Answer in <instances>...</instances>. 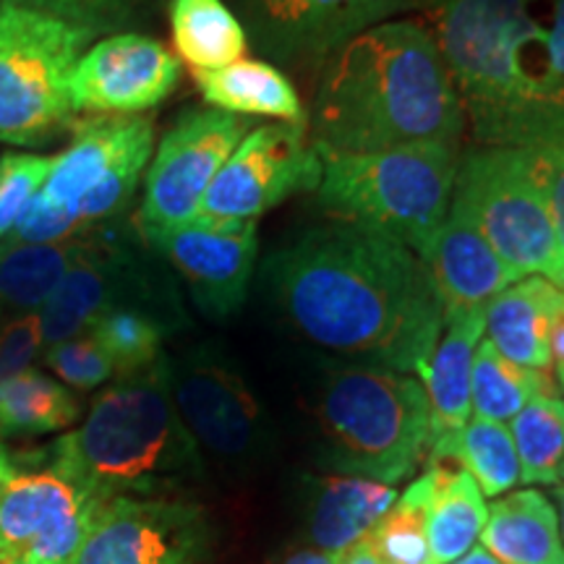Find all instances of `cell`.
<instances>
[{
	"mask_svg": "<svg viewBox=\"0 0 564 564\" xmlns=\"http://www.w3.org/2000/svg\"><path fill=\"white\" fill-rule=\"evenodd\" d=\"M556 505H560V533H562V544H564V486L556 489Z\"/></svg>",
	"mask_w": 564,
	"mask_h": 564,
	"instance_id": "obj_43",
	"label": "cell"
},
{
	"mask_svg": "<svg viewBox=\"0 0 564 564\" xmlns=\"http://www.w3.org/2000/svg\"><path fill=\"white\" fill-rule=\"evenodd\" d=\"M319 463L340 476L398 484L429 455V400L413 373L333 366L314 392Z\"/></svg>",
	"mask_w": 564,
	"mask_h": 564,
	"instance_id": "obj_6",
	"label": "cell"
},
{
	"mask_svg": "<svg viewBox=\"0 0 564 564\" xmlns=\"http://www.w3.org/2000/svg\"><path fill=\"white\" fill-rule=\"evenodd\" d=\"M564 308V288L541 274H528L494 295L484 308L489 343L510 361L549 371V324Z\"/></svg>",
	"mask_w": 564,
	"mask_h": 564,
	"instance_id": "obj_22",
	"label": "cell"
},
{
	"mask_svg": "<svg viewBox=\"0 0 564 564\" xmlns=\"http://www.w3.org/2000/svg\"><path fill=\"white\" fill-rule=\"evenodd\" d=\"M562 478H564V465H562Z\"/></svg>",
	"mask_w": 564,
	"mask_h": 564,
	"instance_id": "obj_47",
	"label": "cell"
},
{
	"mask_svg": "<svg viewBox=\"0 0 564 564\" xmlns=\"http://www.w3.org/2000/svg\"><path fill=\"white\" fill-rule=\"evenodd\" d=\"M426 11L478 144L564 137V0H426Z\"/></svg>",
	"mask_w": 564,
	"mask_h": 564,
	"instance_id": "obj_2",
	"label": "cell"
},
{
	"mask_svg": "<svg viewBox=\"0 0 564 564\" xmlns=\"http://www.w3.org/2000/svg\"><path fill=\"white\" fill-rule=\"evenodd\" d=\"M171 324L152 314L150 308L121 303L91 322L87 333L108 352L116 377L150 369L162 358V340H165Z\"/></svg>",
	"mask_w": 564,
	"mask_h": 564,
	"instance_id": "obj_32",
	"label": "cell"
},
{
	"mask_svg": "<svg viewBox=\"0 0 564 564\" xmlns=\"http://www.w3.org/2000/svg\"><path fill=\"white\" fill-rule=\"evenodd\" d=\"M319 181L322 158L306 126H257L215 175L196 223H257L291 196L316 192Z\"/></svg>",
	"mask_w": 564,
	"mask_h": 564,
	"instance_id": "obj_12",
	"label": "cell"
},
{
	"mask_svg": "<svg viewBox=\"0 0 564 564\" xmlns=\"http://www.w3.org/2000/svg\"><path fill=\"white\" fill-rule=\"evenodd\" d=\"M79 415V398L37 369L21 371L0 384V442L63 432Z\"/></svg>",
	"mask_w": 564,
	"mask_h": 564,
	"instance_id": "obj_27",
	"label": "cell"
},
{
	"mask_svg": "<svg viewBox=\"0 0 564 564\" xmlns=\"http://www.w3.org/2000/svg\"><path fill=\"white\" fill-rule=\"evenodd\" d=\"M186 282L194 306L209 319H228L241 312L257 267V223L207 225L188 223L183 228L144 238Z\"/></svg>",
	"mask_w": 564,
	"mask_h": 564,
	"instance_id": "obj_17",
	"label": "cell"
},
{
	"mask_svg": "<svg viewBox=\"0 0 564 564\" xmlns=\"http://www.w3.org/2000/svg\"><path fill=\"white\" fill-rule=\"evenodd\" d=\"M549 356L556 371H564V308H560L549 324Z\"/></svg>",
	"mask_w": 564,
	"mask_h": 564,
	"instance_id": "obj_39",
	"label": "cell"
},
{
	"mask_svg": "<svg viewBox=\"0 0 564 564\" xmlns=\"http://www.w3.org/2000/svg\"><path fill=\"white\" fill-rule=\"evenodd\" d=\"M463 102L434 34L415 21H384L322 63L314 144L382 152L421 141L457 144Z\"/></svg>",
	"mask_w": 564,
	"mask_h": 564,
	"instance_id": "obj_3",
	"label": "cell"
},
{
	"mask_svg": "<svg viewBox=\"0 0 564 564\" xmlns=\"http://www.w3.org/2000/svg\"><path fill=\"white\" fill-rule=\"evenodd\" d=\"M251 131L249 118L215 108L183 112L154 150L137 212L139 238L194 223L225 160Z\"/></svg>",
	"mask_w": 564,
	"mask_h": 564,
	"instance_id": "obj_11",
	"label": "cell"
},
{
	"mask_svg": "<svg viewBox=\"0 0 564 564\" xmlns=\"http://www.w3.org/2000/svg\"><path fill=\"white\" fill-rule=\"evenodd\" d=\"M520 484H556L564 465V400L535 398L512 419Z\"/></svg>",
	"mask_w": 564,
	"mask_h": 564,
	"instance_id": "obj_31",
	"label": "cell"
},
{
	"mask_svg": "<svg viewBox=\"0 0 564 564\" xmlns=\"http://www.w3.org/2000/svg\"><path fill=\"white\" fill-rule=\"evenodd\" d=\"M51 167L53 158L24 152L0 154V243L9 238L21 212L40 192Z\"/></svg>",
	"mask_w": 564,
	"mask_h": 564,
	"instance_id": "obj_36",
	"label": "cell"
},
{
	"mask_svg": "<svg viewBox=\"0 0 564 564\" xmlns=\"http://www.w3.org/2000/svg\"><path fill=\"white\" fill-rule=\"evenodd\" d=\"M535 158H539L541 178L546 186L549 209H552L554 238H556V259H560V270L564 278V137L549 141V144L533 147Z\"/></svg>",
	"mask_w": 564,
	"mask_h": 564,
	"instance_id": "obj_38",
	"label": "cell"
},
{
	"mask_svg": "<svg viewBox=\"0 0 564 564\" xmlns=\"http://www.w3.org/2000/svg\"><path fill=\"white\" fill-rule=\"evenodd\" d=\"M45 366L63 384L79 392L97 390L116 377V366H112L110 356L89 333L51 345L45 350Z\"/></svg>",
	"mask_w": 564,
	"mask_h": 564,
	"instance_id": "obj_35",
	"label": "cell"
},
{
	"mask_svg": "<svg viewBox=\"0 0 564 564\" xmlns=\"http://www.w3.org/2000/svg\"><path fill=\"white\" fill-rule=\"evenodd\" d=\"M95 34L0 0V144L40 150L76 123L68 76Z\"/></svg>",
	"mask_w": 564,
	"mask_h": 564,
	"instance_id": "obj_7",
	"label": "cell"
},
{
	"mask_svg": "<svg viewBox=\"0 0 564 564\" xmlns=\"http://www.w3.org/2000/svg\"><path fill=\"white\" fill-rule=\"evenodd\" d=\"M267 285L308 343L361 366L415 377L444 329V306L423 259L348 223L308 230L274 251Z\"/></svg>",
	"mask_w": 564,
	"mask_h": 564,
	"instance_id": "obj_1",
	"label": "cell"
},
{
	"mask_svg": "<svg viewBox=\"0 0 564 564\" xmlns=\"http://www.w3.org/2000/svg\"><path fill=\"white\" fill-rule=\"evenodd\" d=\"M429 463H457L484 497H502L520 484V463L510 429L489 419H470L460 434L429 449Z\"/></svg>",
	"mask_w": 564,
	"mask_h": 564,
	"instance_id": "obj_29",
	"label": "cell"
},
{
	"mask_svg": "<svg viewBox=\"0 0 564 564\" xmlns=\"http://www.w3.org/2000/svg\"><path fill=\"white\" fill-rule=\"evenodd\" d=\"M3 319H6V316H3V314H0V324H3Z\"/></svg>",
	"mask_w": 564,
	"mask_h": 564,
	"instance_id": "obj_46",
	"label": "cell"
},
{
	"mask_svg": "<svg viewBox=\"0 0 564 564\" xmlns=\"http://www.w3.org/2000/svg\"><path fill=\"white\" fill-rule=\"evenodd\" d=\"M560 382H562V390H564V371H560Z\"/></svg>",
	"mask_w": 564,
	"mask_h": 564,
	"instance_id": "obj_45",
	"label": "cell"
},
{
	"mask_svg": "<svg viewBox=\"0 0 564 564\" xmlns=\"http://www.w3.org/2000/svg\"><path fill=\"white\" fill-rule=\"evenodd\" d=\"M423 264L432 272L444 319L470 308H486L494 295L520 280L455 199Z\"/></svg>",
	"mask_w": 564,
	"mask_h": 564,
	"instance_id": "obj_19",
	"label": "cell"
},
{
	"mask_svg": "<svg viewBox=\"0 0 564 564\" xmlns=\"http://www.w3.org/2000/svg\"><path fill=\"white\" fill-rule=\"evenodd\" d=\"M535 398H556L552 373L510 361L489 340L478 343L470 371V411L478 419L512 421Z\"/></svg>",
	"mask_w": 564,
	"mask_h": 564,
	"instance_id": "obj_30",
	"label": "cell"
},
{
	"mask_svg": "<svg viewBox=\"0 0 564 564\" xmlns=\"http://www.w3.org/2000/svg\"><path fill=\"white\" fill-rule=\"evenodd\" d=\"M398 489L390 484L358 476H306L303 510L306 531L316 552L340 554L366 539L377 520L398 502Z\"/></svg>",
	"mask_w": 564,
	"mask_h": 564,
	"instance_id": "obj_20",
	"label": "cell"
},
{
	"mask_svg": "<svg viewBox=\"0 0 564 564\" xmlns=\"http://www.w3.org/2000/svg\"><path fill=\"white\" fill-rule=\"evenodd\" d=\"M429 499H432V470L400 494L398 502L377 520L366 535V544L382 564H432L426 539Z\"/></svg>",
	"mask_w": 564,
	"mask_h": 564,
	"instance_id": "obj_33",
	"label": "cell"
},
{
	"mask_svg": "<svg viewBox=\"0 0 564 564\" xmlns=\"http://www.w3.org/2000/svg\"><path fill=\"white\" fill-rule=\"evenodd\" d=\"M453 564H502L491 552H486L484 546H474L468 554L460 556V560Z\"/></svg>",
	"mask_w": 564,
	"mask_h": 564,
	"instance_id": "obj_42",
	"label": "cell"
},
{
	"mask_svg": "<svg viewBox=\"0 0 564 564\" xmlns=\"http://www.w3.org/2000/svg\"><path fill=\"white\" fill-rule=\"evenodd\" d=\"M82 236L61 243L0 246V314H37L79 253Z\"/></svg>",
	"mask_w": 564,
	"mask_h": 564,
	"instance_id": "obj_28",
	"label": "cell"
},
{
	"mask_svg": "<svg viewBox=\"0 0 564 564\" xmlns=\"http://www.w3.org/2000/svg\"><path fill=\"white\" fill-rule=\"evenodd\" d=\"M204 518L175 497H116L97 507L68 564H196Z\"/></svg>",
	"mask_w": 564,
	"mask_h": 564,
	"instance_id": "obj_16",
	"label": "cell"
},
{
	"mask_svg": "<svg viewBox=\"0 0 564 564\" xmlns=\"http://www.w3.org/2000/svg\"><path fill=\"white\" fill-rule=\"evenodd\" d=\"M173 45L194 70H217L241 61L249 37L223 0H167Z\"/></svg>",
	"mask_w": 564,
	"mask_h": 564,
	"instance_id": "obj_26",
	"label": "cell"
},
{
	"mask_svg": "<svg viewBox=\"0 0 564 564\" xmlns=\"http://www.w3.org/2000/svg\"><path fill=\"white\" fill-rule=\"evenodd\" d=\"M204 102L241 118H274L306 126L308 116L299 91L278 66L264 61H236L217 70H194Z\"/></svg>",
	"mask_w": 564,
	"mask_h": 564,
	"instance_id": "obj_23",
	"label": "cell"
},
{
	"mask_svg": "<svg viewBox=\"0 0 564 564\" xmlns=\"http://www.w3.org/2000/svg\"><path fill=\"white\" fill-rule=\"evenodd\" d=\"M419 0H236L246 37L291 66L324 63L345 42L403 13Z\"/></svg>",
	"mask_w": 564,
	"mask_h": 564,
	"instance_id": "obj_14",
	"label": "cell"
},
{
	"mask_svg": "<svg viewBox=\"0 0 564 564\" xmlns=\"http://www.w3.org/2000/svg\"><path fill=\"white\" fill-rule=\"evenodd\" d=\"M42 348V327L37 314H19L0 324V384L30 369Z\"/></svg>",
	"mask_w": 564,
	"mask_h": 564,
	"instance_id": "obj_37",
	"label": "cell"
},
{
	"mask_svg": "<svg viewBox=\"0 0 564 564\" xmlns=\"http://www.w3.org/2000/svg\"><path fill=\"white\" fill-rule=\"evenodd\" d=\"M100 505L51 447L0 442V562L68 564Z\"/></svg>",
	"mask_w": 564,
	"mask_h": 564,
	"instance_id": "obj_9",
	"label": "cell"
},
{
	"mask_svg": "<svg viewBox=\"0 0 564 564\" xmlns=\"http://www.w3.org/2000/svg\"><path fill=\"white\" fill-rule=\"evenodd\" d=\"M484 333V308L444 319L440 343L419 373L429 400V449L460 434L470 421V371Z\"/></svg>",
	"mask_w": 564,
	"mask_h": 564,
	"instance_id": "obj_21",
	"label": "cell"
},
{
	"mask_svg": "<svg viewBox=\"0 0 564 564\" xmlns=\"http://www.w3.org/2000/svg\"><path fill=\"white\" fill-rule=\"evenodd\" d=\"M333 560H335V564H382L377 560V554L371 552V546L366 544V539L358 541V544L348 546L345 552L335 554Z\"/></svg>",
	"mask_w": 564,
	"mask_h": 564,
	"instance_id": "obj_40",
	"label": "cell"
},
{
	"mask_svg": "<svg viewBox=\"0 0 564 564\" xmlns=\"http://www.w3.org/2000/svg\"><path fill=\"white\" fill-rule=\"evenodd\" d=\"M171 392L202 453L225 465H253L270 444V421L236 364L212 345L171 361Z\"/></svg>",
	"mask_w": 564,
	"mask_h": 564,
	"instance_id": "obj_13",
	"label": "cell"
},
{
	"mask_svg": "<svg viewBox=\"0 0 564 564\" xmlns=\"http://www.w3.org/2000/svg\"><path fill=\"white\" fill-rule=\"evenodd\" d=\"M154 152V121L147 116H95L70 126V144L58 158L37 192V199L47 207L66 212L89 188L133 158H152ZM74 225V220H70ZM76 232V228H74ZM79 238V236H76Z\"/></svg>",
	"mask_w": 564,
	"mask_h": 564,
	"instance_id": "obj_18",
	"label": "cell"
},
{
	"mask_svg": "<svg viewBox=\"0 0 564 564\" xmlns=\"http://www.w3.org/2000/svg\"><path fill=\"white\" fill-rule=\"evenodd\" d=\"M280 564H335V560L329 554L308 552V549H306V552L291 554L285 562H280Z\"/></svg>",
	"mask_w": 564,
	"mask_h": 564,
	"instance_id": "obj_41",
	"label": "cell"
},
{
	"mask_svg": "<svg viewBox=\"0 0 564 564\" xmlns=\"http://www.w3.org/2000/svg\"><path fill=\"white\" fill-rule=\"evenodd\" d=\"M121 303L150 308L167 324H173L171 316L181 314L171 282L165 285L154 278L133 246L108 225L82 236L74 264L37 312L42 345L51 348L84 335L97 316Z\"/></svg>",
	"mask_w": 564,
	"mask_h": 564,
	"instance_id": "obj_10",
	"label": "cell"
},
{
	"mask_svg": "<svg viewBox=\"0 0 564 564\" xmlns=\"http://www.w3.org/2000/svg\"><path fill=\"white\" fill-rule=\"evenodd\" d=\"M481 541L502 564H564L560 514L546 494L535 489L494 502Z\"/></svg>",
	"mask_w": 564,
	"mask_h": 564,
	"instance_id": "obj_24",
	"label": "cell"
},
{
	"mask_svg": "<svg viewBox=\"0 0 564 564\" xmlns=\"http://www.w3.org/2000/svg\"><path fill=\"white\" fill-rule=\"evenodd\" d=\"M426 539L432 564H453L474 549L489 518L484 494L463 468L432 463Z\"/></svg>",
	"mask_w": 564,
	"mask_h": 564,
	"instance_id": "obj_25",
	"label": "cell"
},
{
	"mask_svg": "<svg viewBox=\"0 0 564 564\" xmlns=\"http://www.w3.org/2000/svg\"><path fill=\"white\" fill-rule=\"evenodd\" d=\"M181 58L160 40L139 32L110 34L76 61L68 76L74 112L141 116L178 89Z\"/></svg>",
	"mask_w": 564,
	"mask_h": 564,
	"instance_id": "obj_15",
	"label": "cell"
},
{
	"mask_svg": "<svg viewBox=\"0 0 564 564\" xmlns=\"http://www.w3.org/2000/svg\"><path fill=\"white\" fill-rule=\"evenodd\" d=\"M316 147V144H314ZM316 202L340 223L377 232L426 262L455 194L460 152L449 141L392 147L382 152L319 150Z\"/></svg>",
	"mask_w": 564,
	"mask_h": 564,
	"instance_id": "obj_5",
	"label": "cell"
},
{
	"mask_svg": "<svg viewBox=\"0 0 564 564\" xmlns=\"http://www.w3.org/2000/svg\"><path fill=\"white\" fill-rule=\"evenodd\" d=\"M453 199L520 278L564 288L539 158L525 147H478L460 158Z\"/></svg>",
	"mask_w": 564,
	"mask_h": 564,
	"instance_id": "obj_8",
	"label": "cell"
},
{
	"mask_svg": "<svg viewBox=\"0 0 564 564\" xmlns=\"http://www.w3.org/2000/svg\"><path fill=\"white\" fill-rule=\"evenodd\" d=\"M97 34H123L160 9L162 0H13Z\"/></svg>",
	"mask_w": 564,
	"mask_h": 564,
	"instance_id": "obj_34",
	"label": "cell"
},
{
	"mask_svg": "<svg viewBox=\"0 0 564 564\" xmlns=\"http://www.w3.org/2000/svg\"><path fill=\"white\" fill-rule=\"evenodd\" d=\"M63 468L100 502L175 497L204 476L199 444L171 392V358L118 377L89 405L76 432L47 444Z\"/></svg>",
	"mask_w": 564,
	"mask_h": 564,
	"instance_id": "obj_4",
	"label": "cell"
},
{
	"mask_svg": "<svg viewBox=\"0 0 564 564\" xmlns=\"http://www.w3.org/2000/svg\"><path fill=\"white\" fill-rule=\"evenodd\" d=\"M0 564H37V562H0Z\"/></svg>",
	"mask_w": 564,
	"mask_h": 564,
	"instance_id": "obj_44",
	"label": "cell"
}]
</instances>
